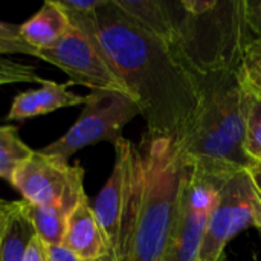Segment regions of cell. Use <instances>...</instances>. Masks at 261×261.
I'll list each match as a JSON object with an SVG mask.
<instances>
[{
    "label": "cell",
    "mask_w": 261,
    "mask_h": 261,
    "mask_svg": "<svg viewBox=\"0 0 261 261\" xmlns=\"http://www.w3.org/2000/svg\"><path fill=\"white\" fill-rule=\"evenodd\" d=\"M167 44L197 75L239 70L254 37L245 0H168Z\"/></svg>",
    "instance_id": "cell-4"
},
{
    "label": "cell",
    "mask_w": 261,
    "mask_h": 261,
    "mask_svg": "<svg viewBox=\"0 0 261 261\" xmlns=\"http://www.w3.org/2000/svg\"><path fill=\"white\" fill-rule=\"evenodd\" d=\"M248 228H257L261 232V200L245 170L222 184L199 261H223L229 242Z\"/></svg>",
    "instance_id": "cell-7"
},
{
    "label": "cell",
    "mask_w": 261,
    "mask_h": 261,
    "mask_svg": "<svg viewBox=\"0 0 261 261\" xmlns=\"http://www.w3.org/2000/svg\"><path fill=\"white\" fill-rule=\"evenodd\" d=\"M34 236L35 231L23 214L21 200L14 202V210L0 243V261H24L28 246Z\"/></svg>",
    "instance_id": "cell-15"
},
{
    "label": "cell",
    "mask_w": 261,
    "mask_h": 261,
    "mask_svg": "<svg viewBox=\"0 0 261 261\" xmlns=\"http://www.w3.org/2000/svg\"><path fill=\"white\" fill-rule=\"evenodd\" d=\"M113 145H115V164L93 206L95 216L106 236L112 261H115L119 249L122 222L130 199L135 144L122 136Z\"/></svg>",
    "instance_id": "cell-10"
},
{
    "label": "cell",
    "mask_w": 261,
    "mask_h": 261,
    "mask_svg": "<svg viewBox=\"0 0 261 261\" xmlns=\"http://www.w3.org/2000/svg\"><path fill=\"white\" fill-rule=\"evenodd\" d=\"M2 203H5V200H2V199H0V205H2Z\"/></svg>",
    "instance_id": "cell-28"
},
{
    "label": "cell",
    "mask_w": 261,
    "mask_h": 261,
    "mask_svg": "<svg viewBox=\"0 0 261 261\" xmlns=\"http://www.w3.org/2000/svg\"><path fill=\"white\" fill-rule=\"evenodd\" d=\"M248 174L251 177V182L258 194L261 200V164H252L249 168H248Z\"/></svg>",
    "instance_id": "cell-26"
},
{
    "label": "cell",
    "mask_w": 261,
    "mask_h": 261,
    "mask_svg": "<svg viewBox=\"0 0 261 261\" xmlns=\"http://www.w3.org/2000/svg\"><path fill=\"white\" fill-rule=\"evenodd\" d=\"M21 210L29 223L32 225L35 236L47 246L63 245L69 213L58 206H37L21 200Z\"/></svg>",
    "instance_id": "cell-14"
},
{
    "label": "cell",
    "mask_w": 261,
    "mask_h": 261,
    "mask_svg": "<svg viewBox=\"0 0 261 261\" xmlns=\"http://www.w3.org/2000/svg\"><path fill=\"white\" fill-rule=\"evenodd\" d=\"M37 58L63 70L72 84L92 90L127 92L92 37L75 24H70L54 46L37 50Z\"/></svg>",
    "instance_id": "cell-9"
},
{
    "label": "cell",
    "mask_w": 261,
    "mask_h": 261,
    "mask_svg": "<svg viewBox=\"0 0 261 261\" xmlns=\"http://www.w3.org/2000/svg\"><path fill=\"white\" fill-rule=\"evenodd\" d=\"M243 150L252 164H261V98L252 92L246 112Z\"/></svg>",
    "instance_id": "cell-17"
},
{
    "label": "cell",
    "mask_w": 261,
    "mask_h": 261,
    "mask_svg": "<svg viewBox=\"0 0 261 261\" xmlns=\"http://www.w3.org/2000/svg\"><path fill=\"white\" fill-rule=\"evenodd\" d=\"M58 3L66 12L92 14L104 3V0H58Z\"/></svg>",
    "instance_id": "cell-21"
},
{
    "label": "cell",
    "mask_w": 261,
    "mask_h": 261,
    "mask_svg": "<svg viewBox=\"0 0 261 261\" xmlns=\"http://www.w3.org/2000/svg\"><path fill=\"white\" fill-rule=\"evenodd\" d=\"M239 70L199 76V107L180 138L174 139L188 168L220 182L252 165L243 150L251 92Z\"/></svg>",
    "instance_id": "cell-3"
},
{
    "label": "cell",
    "mask_w": 261,
    "mask_h": 261,
    "mask_svg": "<svg viewBox=\"0 0 261 261\" xmlns=\"http://www.w3.org/2000/svg\"><path fill=\"white\" fill-rule=\"evenodd\" d=\"M245 15L254 40H261V0H245Z\"/></svg>",
    "instance_id": "cell-20"
},
{
    "label": "cell",
    "mask_w": 261,
    "mask_h": 261,
    "mask_svg": "<svg viewBox=\"0 0 261 261\" xmlns=\"http://www.w3.org/2000/svg\"><path fill=\"white\" fill-rule=\"evenodd\" d=\"M0 40L6 41H23L20 34V24L6 23L0 20Z\"/></svg>",
    "instance_id": "cell-24"
},
{
    "label": "cell",
    "mask_w": 261,
    "mask_h": 261,
    "mask_svg": "<svg viewBox=\"0 0 261 261\" xmlns=\"http://www.w3.org/2000/svg\"><path fill=\"white\" fill-rule=\"evenodd\" d=\"M72 83H55L46 80L38 89L18 93L6 115L8 121H24L40 115H47L64 107L83 106L86 96L69 90Z\"/></svg>",
    "instance_id": "cell-12"
},
{
    "label": "cell",
    "mask_w": 261,
    "mask_h": 261,
    "mask_svg": "<svg viewBox=\"0 0 261 261\" xmlns=\"http://www.w3.org/2000/svg\"><path fill=\"white\" fill-rule=\"evenodd\" d=\"M96 43L136 99L147 133L179 139L200 102L199 76L161 38L132 21L113 0L92 14L66 12Z\"/></svg>",
    "instance_id": "cell-1"
},
{
    "label": "cell",
    "mask_w": 261,
    "mask_h": 261,
    "mask_svg": "<svg viewBox=\"0 0 261 261\" xmlns=\"http://www.w3.org/2000/svg\"><path fill=\"white\" fill-rule=\"evenodd\" d=\"M187 173L174 139L145 132L135 144L130 199L115 261H164Z\"/></svg>",
    "instance_id": "cell-2"
},
{
    "label": "cell",
    "mask_w": 261,
    "mask_h": 261,
    "mask_svg": "<svg viewBox=\"0 0 261 261\" xmlns=\"http://www.w3.org/2000/svg\"><path fill=\"white\" fill-rule=\"evenodd\" d=\"M222 184L188 168L177 219L164 261H199L208 222L217 205Z\"/></svg>",
    "instance_id": "cell-8"
},
{
    "label": "cell",
    "mask_w": 261,
    "mask_h": 261,
    "mask_svg": "<svg viewBox=\"0 0 261 261\" xmlns=\"http://www.w3.org/2000/svg\"><path fill=\"white\" fill-rule=\"evenodd\" d=\"M24 261H49L47 254H46V246L37 236L32 237V240L28 246Z\"/></svg>",
    "instance_id": "cell-23"
},
{
    "label": "cell",
    "mask_w": 261,
    "mask_h": 261,
    "mask_svg": "<svg viewBox=\"0 0 261 261\" xmlns=\"http://www.w3.org/2000/svg\"><path fill=\"white\" fill-rule=\"evenodd\" d=\"M240 78L248 90L261 87V40H252L248 46L242 66H240Z\"/></svg>",
    "instance_id": "cell-19"
},
{
    "label": "cell",
    "mask_w": 261,
    "mask_h": 261,
    "mask_svg": "<svg viewBox=\"0 0 261 261\" xmlns=\"http://www.w3.org/2000/svg\"><path fill=\"white\" fill-rule=\"evenodd\" d=\"M70 20L58 0H47L23 24H20L21 40L31 47L41 50L54 46L70 28Z\"/></svg>",
    "instance_id": "cell-13"
},
{
    "label": "cell",
    "mask_w": 261,
    "mask_h": 261,
    "mask_svg": "<svg viewBox=\"0 0 261 261\" xmlns=\"http://www.w3.org/2000/svg\"><path fill=\"white\" fill-rule=\"evenodd\" d=\"M249 92H252L254 95H257V96H260V98H261V87H260V89H254V90H249Z\"/></svg>",
    "instance_id": "cell-27"
},
{
    "label": "cell",
    "mask_w": 261,
    "mask_h": 261,
    "mask_svg": "<svg viewBox=\"0 0 261 261\" xmlns=\"http://www.w3.org/2000/svg\"><path fill=\"white\" fill-rule=\"evenodd\" d=\"M11 185L21 194V200L37 206H58L69 214L86 196L81 165H70L69 161L41 150H34L18 164Z\"/></svg>",
    "instance_id": "cell-6"
},
{
    "label": "cell",
    "mask_w": 261,
    "mask_h": 261,
    "mask_svg": "<svg viewBox=\"0 0 261 261\" xmlns=\"http://www.w3.org/2000/svg\"><path fill=\"white\" fill-rule=\"evenodd\" d=\"M63 246L83 261L110 258V249L106 236L95 216L93 206L89 203L87 196L80 200L67 219Z\"/></svg>",
    "instance_id": "cell-11"
},
{
    "label": "cell",
    "mask_w": 261,
    "mask_h": 261,
    "mask_svg": "<svg viewBox=\"0 0 261 261\" xmlns=\"http://www.w3.org/2000/svg\"><path fill=\"white\" fill-rule=\"evenodd\" d=\"M32 151L34 150L20 139L17 127H0V179L11 184L15 168L20 162L29 158Z\"/></svg>",
    "instance_id": "cell-16"
},
{
    "label": "cell",
    "mask_w": 261,
    "mask_h": 261,
    "mask_svg": "<svg viewBox=\"0 0 261 261\" xmlns=\"http://www.w3.org/2000/svg\"><path fill=\"white\" fill-rule=\"evenodd\" d=\"M6 54H21V55H29L37 58V49L31 47L24 41H6L0 40V55Z\"/></svg>",
    "instance_id": "cell-22"
},
{
    "label": "cell",
    "mask_w": 261,
    "mask_h": 261,
    "mask_svg": "<svg viewBox=\"0 0 261 261\" xmlns=\"http://www.w3.org/2000/svg\"><path fill=\"white\" fill-rule=\"evenodd\" d=\"M141 115L136 99L119 90H92L86 95L83 110L75 124L57 141L41 148L43 153L69 159L76 151L98 142L115 144L122 130Z\"/></svg>",
    "instance_id": "cell-5"
},
{
    "label": "cell",
    "mask_w": 261,
    "mask_h": 261,
    "mask_svg": "<svg viewBox=\"0 0 261 261\" xmlns=\"http://www.w3.org/2000/svg\"><path fill=\"white\" fill-rule=\"evenodd\" d=\"M12 210H14V202H5L0 205V243H2V239H3V234H5V229H6V225H8Z\"/></svg>",
    "instance_id": "cell-25"
},
{
    "label": "cell",
    "mask_w": 261,
    "mask_h": 261,
    "mask_svg": "<svg viewBox=\"0 0 261 261\" xmlns=\"http://www.w3.org/2000/svg\"><path fill=\"white\" fill-rule=\"evenodd\" d=\"M44 81H46V78L38 75L35 66L20 63L17 60L0 55V86L15 84V83L43 84Z\"/></svg>",
    "instance_id": "cell-18"
}]
</instances>
